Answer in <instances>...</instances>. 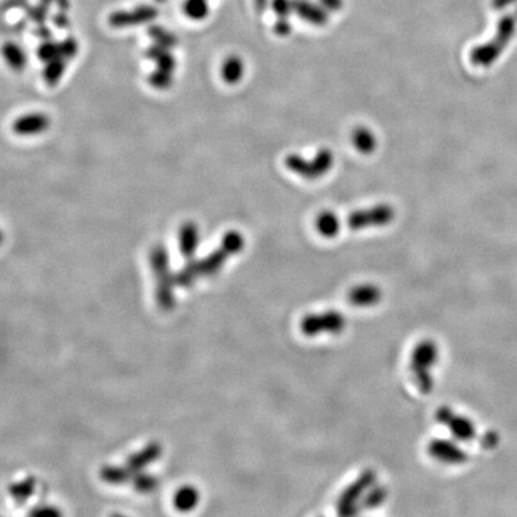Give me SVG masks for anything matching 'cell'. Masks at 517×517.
<instances>
[{"mask_svg":"<svg viewBox=\"0 0 517 517\" xmlns=\"http://www.w3.org/2000/svg\"><path fill=\"white\" fill-rule=\"evenodd\" d=\"M199 494L193 486H184L177 491L174 497V505L180 511H189L198 504Z\"/></svg>","mask_w":517,"mask_h":517,"instance_id":"obj_23","label":"cell"},{"mask_svg":"<svg viewBox=\"0 0 517 517\" xmlns=\"http://www.w3.org/2000/svg\"><path fill=\"white\" fill-rule=\"evenodd\" d=\"M436 419L438 423L448 427L455 440L459 442L472 441L477 436V429L472 420L465 416L455 413L448 406L437 409Z\"/></svg>","mask_w":517,"mask_h":517,"instance_id":"obj_8","label":"cell"},{"mask_svg":"<svg viewBox=\"0 0 517 517\" xmlns=\"http://www.w3.org/2000/svg\"><path fill=\"white\" fill-rule=\"evenodd\" d=\"M394 218L396 210L387 204H380L376 206L352 212L347 217V223L350 229L358 231L368 228L384 226L391 223Z\"/></svg>","mask_w":517,"mask_h":517,"instance_id":"obj_7","label":"cell"},{"mask_svg":"<svg viewBox=\"0 0 517 517\" xmlns=\"http://www.w3.org/2000/svg\"><path fill=\"white\" fill-rule=\"evenodd\" d=\"M58 8L64 11H68L70 9V0H53Z\"/></svg>","mask_w":517,"mask_h":517,"instance_id":"obj_43","label":"cell"},{"mask_svg":"<svg viewBox=\"0 0 517 517\" xmlns=\"http://www.w3.org/2000/svg\"><path fill=\"white\" fill-rule=\"evenodd\" d=\"M3 55L6 63L9 64L10 68L17 72L23 71L27 66V57L24 50L14 42H11V41L5 42L3 46Z\"/></svg>","mask_w":517,"mask_h":517,"instance_id":"obj_20","label":"cell"},{"mask_svg":"<svg viewBox=\"0 0 517 517\" xmlns=\"http://www.w3.org/2000/svg\"><path fill=\"white\" fill-rule=\"evenodd\" d=\"M32 34L43 41L52 40V39H53V32H52L50 28L46 27L45 24L37 26V27L32 30Z\"/></svg>","mask_w":517,"mask_h":517,"instance_id":"obj_38","label":"cell"},{"mask_svg":"<svg viewBox=\"0 0 517 517\" xmlns=\"http://www.w3.org/2000/svg\"><path fill=\"white\" fill-rule=\"evenodd\" d=\"M516 24L517 14L502 19L492 40L486 42L484 45L478 46L471 52V61L473 65L480 66V68H487L495 63L496 60L499 58V55L503 53L509 41L511 40Z\"/></svg>","mask_w":517,"mask_h":517,"instance_id":"obj_2","label":"cell"},{"mask_svg":"<svg viewBox=\"0 0 517 517\" xmlns=\"http://www.w3.org/2000/svg\"><path fill=\"white\" fill-rule=\"evenodd\" d=\"M334 164V156L329 148H321L311 159H304L298 155H289L285 166L297 175L308 180H316L326 175Z\"/></svg>","mask_w":517,"mask_h":517,"instance_id":"obj_4","label":"cell"},{"mask_svg":"<svg viewBox=\"0 0 517 517\" xmlns=\"http://www.w3.org/2000/svg\"><path fill=\"white\" fill-rule=\"evenodd\" d=\"M244 73V64L242 59L237 55H230L225 59L222 66V77L223 81L228 84H236L242 79Z\"/></svg>","mask_w":517,"mask_h":517,"instance_id":"obj_19","label":"cell"},{"mask_svg":"<svg viewBox=\"0 0 517 517\" xmlns=\"http://www.w3.org/2000/svg\"><path fill=\"white\" fill-rule=\"evenodd\" d=\"M315 226H316V230L320 235H322L324 237H327V239H332L340 233L342 222L335 213L331 211H324L316 217Z\"/></svg>","mask_w":517,"mask_h":517,"instance_id":"obj_18","label":"cell"},{"mask_svg":"<svg viewBox=\"0 0 517 517\" xmlns=\"http://www.w3.org/2000/svg\"><path fill=\"white\" fill-rule=\"evenodd\" d=\"M222 247H224L231 255L237 254L244 247V237L239 231H235V230L229 231L222 240Z\"/></svg>","mask_w":517,"mask_h":517,"instance_id":"obj_32","label":"cell"},{"mask_svg":"<svg viewBox=\"0 0 517 517\" xmlns=\"http://www.w3.org/2000/svg\"><path fill=\"white\" fill-rule=\"evenodd\" d=\"M438 347L432 340H423L414 347L409 368L413 373L414 380L419 391L429 394L433 389L432 369L438 360Z\"/></svg>","mask_w":517,"mask_h":517,"instance_id":"obj_3","label":"cell"},{"mask_svg":"<svg viewBox=\"0 0 517 517\" xmlns=\"http://www.w3.org/2000/svg\"><path fill=\"white\" fill-rule=\"evenodd\" d=\"M347 327L345 316L337 311L306 315L301 321V331L306 337H318L322 333L339 334Z\"/></svg>","mask_w":517,"mask_h":517,"instance_id":"obj_6","label":"cell"},{"mask_svg":"<svg viewBox=\"0 0 517 517\" xmlns=\"http://www.w3.org/2000/svg\"><path fill=\"white\" fill-rule=\"evenodd\" d=\"M229 257H231V254L221 246L215 252L210 254L208 257H205L203 260H199V269H200L202 277L216 275L217 272L222 270L225 261L228 260Z\"/></svg>","mask_w":517,"mask_h":517,"instance_id":"obj_16","label":"cell"},{"mask_svg":"<svg viewBox=\"0 0 517 517\" xmlns=\"http://www.w3.org/2000/svg\"><path fill=\"white\" fill-rule=\"evenodd\" d=\"M388 491L383 486H378L375 484L373 487H370L369 491L365 494L364 498L360 504V509H373L381 505V504L387 498Z\"/></svg>","mask_w":517,"mask_h":517,"instance_id":"obj_29","label":"cell"},{"mask_svg":"<svg viewBox=\"0 0 517 517\" xmlns=\"http://www.w3.org/2000/svg\"><path fill=\"white\" fill-rule=\"evenodd\" d=\"M60 43V57L66 59L68 61L72 60L78 55V41L72 37H68L65 40L59 42Z\"/></svg>","mask_w":517,"mask_h":517,"instance_id":"obj_35","label":"cell"},{"mask_svg":"<svg viewBox=\"0 0 517 517\" xmlns=\"http://www.w3.org/2000/svg\"><path fill=\"white\" fill-rule=\"evenodd\" d=\"M382 298L381 289L373 284H362L355 286L349 293V301L360 308H368L378 304Z\"/></svg>","mask_w":517,"mask_h":517,"instance_id":"obj_13","label":"cell"},{"mask_svg":"<svg viewBox=\"0 0 517 517\" xmlns=\"http://www.w3.org/2000/svg\"><path fill=\"white\" fill-rule=\"evenodd\" d=\"M376 484V473L373 471H365L357 478L351 485L347 486L342 491L337 502L338 514L342 516H352L360 513V504L364 498L365 494Z\"/></svg>","mask_w":517,"mask_h":517,"instance_id":"obj_5","label":"cell"},{"mask_svg":"<svg viewBox=\"0 0 517 517\" xmlns=\"http://www.w3.org/2000/svg\"><path fill=\"white\" fill-rule=\"evenodd\" d=\"M155 1H157V3H166V0H155Z\"/></svg>","mask_w":517,"mask_h":517,"instance_id":"obj_44","label":"cell"},{"mask_svg":"<svg viewBox=\"0 0 517 517\" xmlns=\"http://www.w3.org/2000/svg\"><path fill=\"white\" fill-rule=\"evenodd\" d=\"M52 22L55 24V27L60 28V29H68L71 26V22L68 19L66 11L60 10L59 12L52 16Z\"/></svg>","mask_w":517,"mask_h":517,"instance_id":"obj_37","label":"cell"},{"mask_svg":"<svg viewBox=\"0 0 517 517\" xmlns=\"http://www.w3.org/2000/svg\"><path fill=\"white\" fill-rule=\"evenodd\" d=\"M148 83L157 90H166L173 84V76H171V72L157 68L148 76Z\"/></svg>","mask_w":517,"mask_h":517,"instance_id":"obj_34","label":"cell"},{"mask_svg":"<svg viewBox=\"0 0 517 517\" xmlns=\"http://www.w3.org/2000/svg\"><path fill=\"white\" fill-rule=\"evenodd\" d=\"M202 277L200 269H199V260L191 259L186 264L185 267L175 275V282L179 286L189 288L191 285L195 283V280Z\"/></svg>","mask_w":517,"mask_h":517,"instance_id":"obj_25","label":"cell"},{"mask_svg":"<svg viewBox=\"0 0 517 517\" xmlns=\"http://www.w3.org/2000/svg\"><path fill=\"white\" fill-rule=\"evenodd\" d=\"M184 14L192 21H203L210 14V5L207 0H185Z\"/></svg>","mask_w":517,"mask_h":517,"instance_id":"obj_26","label":"cell"},{"mask_svg":"<svg viewBox=\"0 0 517 517\" xmlns=\"http://www.w3.org/2000/svg\"><path fill=\"white\" fill-rule=\"evenodd\" d=\"M254 3H255V9H257V12H264L266 9V6H267V0H254Z\"/></svg>","mask_w":517,"mask_h":517,"instance_id":"obj_42","label":"cell"},{"mask_svg":"<svg viewBox=\"0 0 517 517\" xmlns=\"http://www.w3.org/2000/svg\"><path fill=\"white\" fill-rule=\"evenodd\" d=\"M157 8L153 5H139L135 9L126 11L119 10L109 14V26L113 28H126L144 23L153 22L158 17Z\"/></svg>","mask_w":517,"mask_h":517,"instance_id":"obj_9","label":"cell"},{"mask_svg":"<svg viewBox=\"0 0 517 517\" xmlns=\"http://www.w3.org/2000/svg\"><path fill=\"white\" fill-rule=\"evenodd\" d=\"M161 453H162L161 445L156 442H153L146 445L144 449L140 450L139 453L132 455L130 459L127 460V468L133 474L142 472L144 468L148 467V465L155 462L161 456Z\"/></svg>","mask_w":517,"mask_h":517,"instance_id":"obj_14","label":"cell"},{"mask_svg":"<svg viewBox=\"0 0 517 517\" xmlns=\"http://www.w3.org/2000/svg\"><path fill=\"white\" fill-rule=\"evenodd\" d=\"M199 244L198 226L193 222H186L179 231V248L187 260L193 259Z\"/></svg>","mask_w":517,"mask_h":517,"instance_id":"obj_15","label":"cell"},{"mask_svg":"<svg viewBox=\"0 0 517 517\" xmlns=\"http://www.w3.org/2000/svg\"><path fill=\"white\" fill-rule=\"evenodd\" d=\"M427 451L433 459L445 465H462L468 455L456 442L447 438H435L427 445Z\"/></svg>","mask_w":517,"mask_h":517,"instance_id":"obj_10","label":"cell"},{"mask_svg":"<svg viewBox=\"0 0 517 517\" xmlns=\"http://www.w3.org/2000/svg\"><path fill=\"white\" fill-rule=\"evenodd\" d=\"M352 143L360 153L370 155L378 146L376 135L365 127H358L352 133Z\"/></svg>","mask_w":517,"mask_h":517,"instance_id":"obj_21","label":"cell"},{"mask_svg":"<svg viewBox=\"0 0 517 517\" xmlns=\"http://www.w3.org/2000/svg\"><path fill=\"white\" fill-rule=\"evenodd\" d=\"M37 55L41 61L47 64L50 60L60 57V43L53 40L43 41L37 47Z\"/></svg>","mask_w":517,"mask_h":517,"instance_id":"obj_33","label":"cell"},{"mask_svg":"<svg viewBox=\"0 0 517 517\" xmlns=\"http://www.w3.org/2000/svg\"><path fill=\"white\" fill-rule=\"evenodd\" d=\"M68 64V60L64 59L63 57H58L48 61L43 71V79H45L46 84L50 86H57L61 79Z\"/></svg>","mask_w":517,"mask_h":517,"instance_id":"obj_24","label":"cell"},{"mask_svg":"<svg viewBox=\"0 0 517 517\" xmlns=\"http://www.w3.org/2000/svg\"><path fill=\"white\" fill-rule=\"evenodd\" d=\"M150 266L156 279V301L163 311H170L175 306L174 284L175 277H173L169 267V255L166 247L158 244L150 253Z\"/></svg>","mask_w":517,"mask_h":517,"instance_id":"obj_1","label":"cell"},{"mask_svg":"<svg viewBox=\"0 0 517 517\" xmlns=\"http://www.w3.org/2000/svg\"><path fill=\"white\" fill-rule=\"evenodd\" d=\"M148 37H151L156 45L163 46L166 48H174L179 43L177 37L171 34L170 32H168L166 28L157 26V24H153L150 26L148 29Z\"/></svg>","mask_w":517,"mask_h":517,"instance_id":"obj_27","label":"cell"},{"mask_svg":"<svg viewBox=\"0 0 517 517\" xmlns=\"http://www.w3.org/2000/svg\"><path fill=\"white\" fill-rule=\"evenodd\" d=\"M321 3L327 11H339L342 6V0H321Z\"/></svg>","mask_w":517,"mask_h":517,"instance_id":"obj_39","label":"cell"},{"mask_svg":"<svg viewBox=\"0 0 517 517\" xmlns=\"http://www.w3.org/2000/svg\"><path fill=\"white\" fill-rule=\"evenodd\" d=\"M101 479L109 485H122L132 481L133 473L130 469L121 466H104L99 472Z\"/></svg>","mask_w":517,"mask_h":517,"instance_id":"obj_22","label":"cell"},{"mask_svg":"<svg viewBox=\"0 0 517 517\" xmlns=\"http://www.w3.org/2000/svg\"><path fill=\"white\" fill-rule=\"evenodd\" d=\"M32 515H34V516H39V515H59V511L57 509L52 508V507H41V508L32 510Z\"/></svg>","mask_w":517,"mask_h":517,"instance_id":"obj_40","label":"cell"},{"mask_svg":"<svg viewBox=\"0 0 517 517\" xmlns=\"http://www.w3.org/2000/svg\"><path fill=\"white\" fill-rule=\"evenodd\" d=\"M50 117L46 114L34 113V114H28L17 119L14 122L12 130L16 135L27 137V135H35L45 132L46 130L50 128Z\"/></svg>","mask_w":517,"mask_h":517,"instance_id":"obj_11","label":"cell"},{"mask_svg":"<svg viewBox=\"0 0 517 517\" xmlns=\"http://www.w3.org/2000/svg\"><path fill=\"white\" fill-rule=\"evenodd\" d=\"M145 57L155 61L157 65V68L171 73L175 70L176 60L174 55H171L169 48H166L163 46L156 45V43L150 46L148 50H145Z\"/></svg>","mask_w":517,"mask_h":517,"instance_id":"obj_17","label":"cell"},{"mask_svg":"<svg viewBox=\"0 0 517 517\" xmlns=\"http://www.w3.org/2000/svg\"><path fill=\"white\" fill-rule=\"evenodd\" d=\"M132 484L135 486V490L140 494H150L156 490L158 485L157 478L153 477L148 473L138 472L133 474L132 478Z\"/></svg>","mask_w":517,"mask_h":517,"instance_id":"obj_30","label":"cell"},{"mask_svg":"<svg viewBox=\"0 0 517 517\" xmlns=\"http://www.w3.org/2000/svg\"><path fill=\"white\" fill-rule=\"evenodd\" d=\"M272 8L278 17V21H289V17L293 11L291 0H273Z\"/></svg>","mask_w":517,"mask_h":517,"instance_id":"obj_36","label":"cell"},{"mask_svg":"<svg viewBox=\"0 0 517 517\" xmlns=\"http://www.w3.org/2000/svg\"><path fill=\"white\" fill-rule=\"evenodd\" d=\"M293 11L296 12L303 21L311 23L314 26H324L329 22V14L324 6L311 3L309 0H293Z\"/></svg>","mask_w":517,"mask_h":517,"instance_id":"obj_12","label":"cell"},{"mask_svg":"<svg viewBox=\"0 0 517 517\" xmlns=\"http://www.w3.org/2000/svg\"><path fill=\"white\" fill-rule=\"evenodd\" d=\"M34 491H35L34 478H28L21 482H14L9 487L10 495L19 503L27 502L28 499L32 497Z\"/></svg>","mask_w":517,"mask_h":517,"instance_id":"obj_28","label":"cell"},{"mask_svg":"<svg viewBox=\"0 0 517 517\" xmlns=\"http://www.w3.org/2000/svg\"><path fill=\"white\" fill-rule=\"evenodd\" d=\"M497 442H498V436L497 435L492 433V432L486 433L485 440H484L486 447H489V448L494 447V445H497Z\"/></svg>","mask_w":517,"mask_h":517,"instance_id":"obj_41","label":"cell"},{"mask_svg":"<svg viewBox=\"0 0 517 517\" xmlns=\"http://www.w3.org/2000/svg\"><path fill=\"white\" fill-rule=\"evenodd\" d=\"M53 3H55L53 0H39V3L35 6L28 8V19L34 23H37V26L45 24L46 19L50 14V5Z\"/></svg>","mask_w":517,"mask_h":517,"instance_id":"obj_31","label":"cell"}]
</instances>
